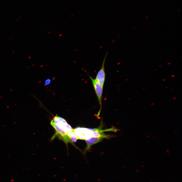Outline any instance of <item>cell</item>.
<instances>
[{
	"label": "cell",
	"mask_w": 182,
	"mask_h": 182,
	"mask_svg": "<svg viewBox=\"0 0 182 182\" xmlns=\"http://www.w3.org/2000/svg\"><path fill=\"white\" fill-rule=\"evenodd\" d=\"M170 63H168V64H170Z\"/></svg>",
	"instance_id": "30bf717a"
},
{
	"label": "cell",
	"mask_w": 182,
	"mask_h": 182,
	"mask_svg": "<svg viewBox=\"0 0 182 182\" xmlns=\"http://www.w3.org/2000/svg\"><path fill=\"white\" fill-rule=\"evenodd\" d=\"M103 138L101 137H91L85 140L87 144L85 150H88L92 145L100 142Z\"/></svg>",
	"instance_id": "5b68a950"
},
{
	"label": "cell",
	"mask_w": 182,
	"mask_h": 182,
	"mask_svg": "<svg viewBox=\"0 0 182 182\" xmlns=\"http://www.w3.org/2000/svg\"><path fill=\"white\" fill-rule=\"evenodd\" d=\"M175 98H173V99H175Z\"/></svg>",
	"instance_id": "ba28073f"
},
{
	"label": "cell",
	"mask_w": 182,
	"mask_h": 182,
	"mask_svg": "<svg viewBox=\"0 0 182 182\" xmlns=\"http://www.w3.org/2000/svg\"><path fill=\"white\" fill-rule=\"evenodd\" d=\"M153 104H153H151V105H152Z\"/></svg>",
	"instance_id": "8fae6325"
},
{
	"label": "cell",
	"mask_w": 182,
	"mask_h": 182,
	"mask_svg": "<svg viewBox=\"0 0 182 182\" xmlns=\"http://www.w3.org/2000/svg\"><path fill=\"white\" fill-rule=\"evenodd\" d=\"M90 78L91 80L100 106V109L98 113V116L100 113L101 109L102 100L103 87L99 84L95 79L93 78L91 76L90 77Z\"/></svg>",
	"instance_id": "7a4b0ae2"
},
{
	"label": "cell",
	"mask_w": 182,
	"mask_h": 182,
	"mask_svg": "<svg viewBox=\"0 0 182 182\" xmlns=\"http://www.w3.org/2000/svg\"><path fill=\"white\" fill-rule=\"evenodd\" d=\"M174 75H173L171 76V77H174Z\"/></svg>",
	"instance_id": "52a82bcc"
},
{
	"label": "cell",
	"mask_w": 182,
	"mask_h": 182,
	"mask_svg": "<svg viewBox=\"0 0 182 182\" xmlns=\"http://www.w3.org/2000/svg\"><path fill=\"white\" fill-rule=\"evenodd\" d=\"M50 124L55 130V134L52 139L57 136L59 140L63 141L66 145L68 143L73 144L68 134L73 129L65 119L56 115L53 118Z\"/></svg>",
	"instance_id": "6da1fadb"
},
{
	"label": "cell",
	"mask_w": 182,
	"mask_h": 182,
	"mask_svg": "<svg viewBox=\"0 0 182 182\" xmlns=\"http://www.w3.org/2000/svg\"><path fill=\"white\" fill-rule=\"evenodd\" d=\"M89 129L78 127L73 129V131L78 139L85 140V136Z\"/></svg>",
	"instance_id": "277c9868"
},
{
	"label": "cell",
	"mask_w": 182,
	"mask_h": 182,
	"mask_svg": "<svg viewBox=\"0 0 182 182\" xmlns=\"http://www.w3.org/2000/svg\"><path fill=\"white\" fill-rule=\"evenodd\" d=\"M50 80L49 79L47 80L45 82V85H47L49 84L50 82Z\"/></svg>",
	"instance_id": "8992f818"
},
{
	"label": "cell",
	"mask_w": 182,
	"mask_h": 182,
	"mask_svg": "<svg viewBox=\"0 0 182 182\" xmlns=\"http://www.w3.org/2000/svg\"><path fill=\"white\" fill-rule=\"evenodd\" d=\"M165 80V79L164 80V79L163 80L164 81Z\"/></svg>",
	"instance_id": "9c48e42d"
},
{
	"label": "cell",
	"mask_w": 182,
	"mask_h": 182,
	"mask_svg": "<svg viewBox=\"0 0 182 182\" xmlns=\"http://www.w3.org/2000/svg\"><path fill=\"white\" fill-rule=\"evenodd\" d=\"M107 54V52L105 55L101 67L95 79L98 83L103 87V86L104 83L105 76L104 64Z\"/></svg>",
	"instance_id": "3957f363"
}]
</instances>
